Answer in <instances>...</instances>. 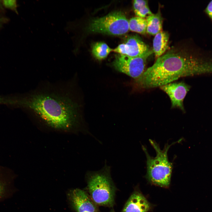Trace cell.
<instances>
[{
  "instance_id": "6da1fadb",
  "label": "cell",
  "mask_w": 212,
  "mask_h": 212,
  "mask_svg": "<svg viewBox=\"0 0 212 212\" xmlns=\"http://www.w3.org/2000/svg\"><path fill=\"white\" fill-rule=\"evenodd\" d=\"M212 73V61L196 57L183 49H171L157 58L138 79L137 84L145 89L170 83L183 77Z\"/></svg>"
},
{
  "instance_id": "7a4b0ae2",
  "label": "cell",
  "mask_w": 212,
  "mask_h": 212,
  "mask_svg": "<svg viewBox=\"0 0 212 212\" xmlns=\"http://www.w3.org/2000/svg\"><path fill=\"white\" fill-rule=\"evenodd\" d=\"M24 104L54 128L69 130L78 125L77 106L67 95L54 91L35 92Z\"/></svg>"
},
{
  "instance_id": "3957f363",
  "label": "cell",
  "mask_w": 212,
  "mask_h": 212,
  "mask_svg": "<svg viewBox=\"0 0 212 212\" xmlns=\"http://www.w3.org/2000/svg\"><path fill=\"white\" fill-rule=\"evenodd\" d=\"M182 139L168 145L166 144L161 150L159 145L155 141L149 139L150 144L156 152L155 157L150 156L146 148L142 145V148L146 157V176L151 183L160 186L167 188L170 184L173 169V164L168 159V152L170 147L179 142Z\"/></svg>"
},
{
  "instance_id": "277c9868",
  "label": "cell",
  "mask_w": 212,
  "mask_h": 212,
  "mask_svg": "<svg viewBox=\"0 0 212 212\" xmlns=\"http://www.w3.org/2000/svg\"><path fill=\"white\" fill-rule=\"evenodd\" d=\"M110 168L105 161L104 166L87 174V188L92 201L100 206H111L114 203L115 188L110 175Z\"/></svg>"
},
{
  "instance_id": "5b68a950",
  "label": "cell",
  "mask_w": 212,
  "mask_h": 212,
  "mask_svg": "<svg viewBox=\"0 0 212 212\" xmlns=\"http://www.w3.org/2000/svg\"><path fill=\"white\" fill-rule=\"evenodd\" d=\"M88 30L93 33L122 35L129 30V21L122 12L115 11L93 20L90 24Z\"/></svg>"
},
{
  "instance_id": "8992f818",
  "label": "cell",
  "mask_w": 212,
  "mask_h": 212,
  "mask_svg": "<svg viewBox=\"0 0 212 212\" xmlns=\"http://www.w3.org/2000/svg\"><path fill=\"white\" fill-rule=\"evenodd\" d=\"M153 52L138 57L119 54L115 57L113 66L118 71L137 80L145 72L146 60Z\"/></svg>"
},
{
  "instance_id": "52a82bcc",
  "label": "cell",
  "mask_w": 212,
  "mask_h": 212,
  "mask_svg": "<svg viewBox=\"0 0 212 212\" xmlns=\"http://www.w3.org/2000/svg\"><path fill=\"white\" fill-rule=\"evenodd\" d=\"M112 51L131 57H141L153 52L136 35L128 36L124 43L119 44Z\"/></svg>"
},
{
  "instance_id": "ba28073f",
  "label": "cell",
  "mask_w": 212,
  "mask_h": 212,
  "mask_svg": "<svg viewBox=\"0 0 212 212\" xmlns=\"http://www.w3.org/2000/svg\"><path fill=\"white\" fill-rule=\"evenodd\" d=\"M169 96L172 108L184 111L183 101L191 87L183 82L171 83L160 87Z\"/></svg>"
},
{
  "instance_id": "9c48e42d",
  "label": "cell",
  "mask_w": 212,
  "mask_h": 212,
  "mask_svg": "<svg viewBox=\"0 0 212 212\" xmlns=\"http://www.w3.org/2000/svg\"><path fill=\"white\" fill-rule=\"evenodd\" d=\"M67 198L72 207L76 212H95L93 202L84 191L76 188L70 191Z\"/></svg>"
},
{
  "instance_id": "30bf717a",
  "label": "cell",
  "mask_w": 212,
  "mask_h": 212,
  "mask_svg": "<svg viewBox=\"0 0 212 212\" xmlns=\"http://www.w3.org/2000/svg\"><path fill=\"white\" fill-rule=\"evenodd\" d=\"M150 206L146 198L138 191L134 192L125 204L122 212H147Z\"/></svg>"
},
{
  "instance_id": "8fae6325",
  "label": "cell",
  "mask_w": 212,
  "mask_h": 212,
  "mask_svg": "<svg viewBox=\"0 0 212 212\" xmlns=\"http://www.w3.org/2000/svg\"><path fill=\"white\" fill-rule=\"evenodd\" d=\"M169 39V34L166 32L162 31L155 35L153 41V51L158 58L164 53L167 49Z\"/></svg>"
},
{
  "instance_id": "7c38bea8",
  "label": "cell",
  "mask_w": 212,
  "mask_h": 212,
  "mask_svg": "<svg viewBox=\"0 0 212 212\" xmlns=\"http://www.w3.org/2000/svg\"><path fill=\"white\" fill-rule=\"evenodd\" d=\"M146 33L151 35H155L162 31L163 18L159 11L155 14H153L146 18Z\"/></svg>"
},
{
  "instance_id": "4fadbf2b",
  "label": "cell",
  "mask_w": 212,
  "mask_h": 212,
  "mask_svg": "<svg viewBox=\"0 0 212 212\" xmlns=\"http://www.w3.org/2000/svg\"><path fill=\"white\" fill-rule=\"evenodd\" d=\"M133 5L137 16L145 18L153 14L149 8L148 1L135 0L133 1Z\"/></svg>"
},
{
  "instance_id": "5bb4252c",
  "label": "cell",
  "mask_w": 212,
  "mask_h": 212,
  "mask_svg": "<svg viewBox=\"0 0 212 212\" xmlns=\"http://www.w3.org/2000/svg\"><path fill=\"white\" fill-rule=\"evenodd\" d=\"M112 50L106 43L99 42L95 43L93 45L92 53L96 59L102 60L106 58Z\"/></svg>"
},
{
  "instance_id": "9a60e30c",
  "label": "cell",
  "mask_w": 212,
  "mask_h": 212,
  "mask_svg": "<svg viewBox=\"0 0 212 212\" xmlns=\"http://www.w3.org/2000/svg\"><path fill=\"white\" fill-rule=\"evenodd\" d=\"M129 30L140 34L146 33L147 21L146 19L136 16L129 21Z\"/></svg>"
},
{
  "instance_id": "2e32d148",
  "label": "cell",
  "mask_w": 212,
  "mask_h": 212,
  "mask_svg": "<svg viewBox=\"0 0 212 212\" xmlns=\"http://www.w3.org/2000/svg\"><path fill=\"white\" fill-rule=\"evenodd\" d=\"M5 177L0 173V200L6 195L9 189V181Z\"/></svg>"
},
{
  "instance_id": "e0dca14e",
  "label": "cell",
  "mask_w": 212,
  "mask_h": 212,
  "mask_svg": "<svg viewBox=\"0 0 212 212\" xmlns=\"http://www.w3.org/2000/svg\"><path fill=\"white\" fill-rule=\"evenodd\" d=\"M2 4L6 8L11 9L18 14L16 1L15 0L2 1Z\"/></svg>"
},
{
  "instance_id": "ac0fdd59",
  "label": "cell",
  "mask_w": 212,
  "mask_h": 212,
  "mask_svg": "<svg viewBox=\"0 0 212 212\" xmlns=\"http://www.w3.org/2000/svg\"><path fill=\"white\" fill-rule=\"evenodd\" d=\"M206 11L210 17L212 19V0L208 4Z\"/></svg>"
},
{
  "instance_id": "d6986e66",
  "label": "cell",
  "mask_w": 212,
  "mask_h": 212,
  "mask_svg": "<svg viewBox=\"0 0 212 212\" xmlns=\"http://www.w3.org/2000/svg\"><path fill=\"white\" fill-rule=\"evenodd\" d=\"M8 21V19L6 17L0 16V29L3 25Z\"/></svg>"
},
{
  "instance_id": "ffe728a7",
  "label": "cell",
  "mask_w": 212,
  "mask_h": 212,
  "mask_svg": "<svg viewBox=\"0 0 212 212\" xmlns=\"http://www.w3.org/2000/svg\"><path fill=\"white\" fill-rule=\"evenodd\" d=\"M2 4V1L0 0V7H1Z\"/></svg>"
}]
</instances>
